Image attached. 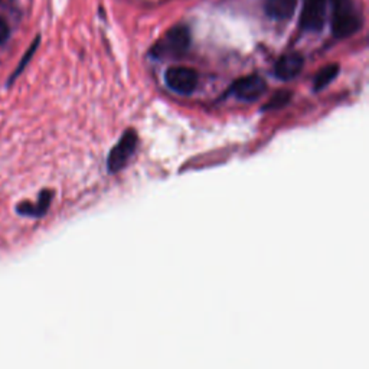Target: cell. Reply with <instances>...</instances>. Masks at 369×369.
<instances>
[{"label":"cell","instance_id":"obj_1","mask_svg":"<svg viewBox=\"0 0 369 369\" xmlns=\"http://www.w3.org/2000/svg\"><path fill=\"white\" fill-rule=\"evenodd\" d=\"M330 28L335 38H349L362 28L363 18L356 0H330Z\"/></svg>","mask_w":369,"mask_h":369},{"label":"cell","instance_id":"obj_2","mask_svg":"<svg viewBox=\"0 0 369 369\" xmlns=\"http://www.w3.org/2000/svg\"><path fill=\"white\" fill-rule=\"evenodd\" d=\"M191 47V32L184 25L169 29L151 49L155 59H177L188 52Z\"/></svg>","mask_w":369,"mask_h":369},{"label":"cell","instance_id":"obj_3","mask_svg":"<svg viewBox=\"0 0 369 369\" xmlns=\"http://www.w3.org/2000/svg\"><path fill=\"white\" fill-rule=\"evenodd\" d=\"M137 133L133 129H129L123 133L119 143L113 147L107 159V168L110 173L120 172L136 153L137 149Z\"/></svg>","mask_w":369,"mask_h":369},{"label":"cell","instance_id":"obj_4","mask_svg":"<svg viewBox=\"0 0 369 369\" xmlns=\"http://www.w3.org/2000/svg\"><path fill=\"white\" fill-rule=\"evenodd\" d=\"M166 86L180 95H191L198 87V72L188 66H172L165 72Z\"/></svg>","mask_w":369,"mask_h":369},{"label":"cell","instance_id":"obj_5","mask_svg":"<svg viewBox=\"0 0 369 369\" xmlns=\"http://www.w3.org/2000/svg\"><path fill=\"white\" fill-rule=\"evenodd\" d=\"M267 91V83L260 76H247L242 78H238L227 91L228 95L235 97L240 101L245 102H254L260 100L264 93Z\"/></svg>","mask_w":369,"mask_h":369},{"label":"cell","instance_id":"obj_6","mask_svg":"<svg viewBox=\"0 0 369 369\" xmlns=\"http://www.w3.org/2000/svg\"><path fill=\"white\" fill-rule=\"evenodd\" d=\"M326 0H306L300 15V28L308 32H319L326 22Z\"/></svg>","mask_w":369,"mask_h":369},{"label":"cell","instance_id":"obj_7","mask_svg":"<svg viewBox=\"0 0 369 369\" xmlns=\"http://www.w3.org/2000/svg\"><path fill=\"white\" fill-rule=\"evenodd\" d=\"M305 59L299 52H290L283 55L274 65V76L281 81H290L298 77L303 69Z\"/></svg>","mask_w":369,"mask_h":369},{"label":"cell","instance_id":"obj_8","mask_svg":"<svg viewBox=\"0 0 369 369\" xmlns=\"http://www.w3.org/2000/svg\"><path fill=\"white\" fill-rule=\"evenodd\" d=\"M298 0H266V12L274 19H288L296 11Z\"/></svg>","mask_w":369,"mask_h":369},{"label":"cell","instance_id":"obj_9","mask_svg":"<svg viewBox=\"0 0 369 369\" xmlns=\"http://www.w3.org/2000/svg\"><path fill=\"white\" fill-rule=\"evenodd\" d=\"M52 194L49 191H44L35 205L33 204H22L18 206V211L22 215H29V216H42L51 204Z\"/></svg>","mask_w":369,"mask_h":369},{"label":"cell","instance_id":"obj_10","mask_svg":"<svg viewBox=\"0 0 369 369\" xmlns=\"http://www.w3.org/2000/svg\"><path fill=\"white\" fill-rule=\"evenodd\" d=\"M339 74V65L338 64H329L326 66H323L315 77L313 81V90L315 91H320L323 88H326L332 81H334Z\"/></svg>","mask_w":369,"mask_h":369},{"label":"cell","instance_id":"obj_11","mask_svg":"<svg viewBox=\"0 0 369 369\" xmlns=\"http://www.w3.org/2000/svg\"><path fill=\"white\" fill-rule=\"evenodd\" d=\"M290 98H291V94L290 91H280L277 93L269 102L266 107H263V110H277V108H281L284 105H287L290 102Z\"/></svg>","mask_w":369,"mask_h":369},{"label":"cell","instance_id":"obj_12","mask_svg":"<svg viewBox=\"0 0 369 369\" xmlns=\"http://www.w3.org/2000/svg\"><path fill=\"white\" fill-rule=\"evenodd\" d=\"M8 36H9V28L2 19H0V45L8 40Z\"/></svg>","mask_w":369,"mask_h":369}]
</instances>
